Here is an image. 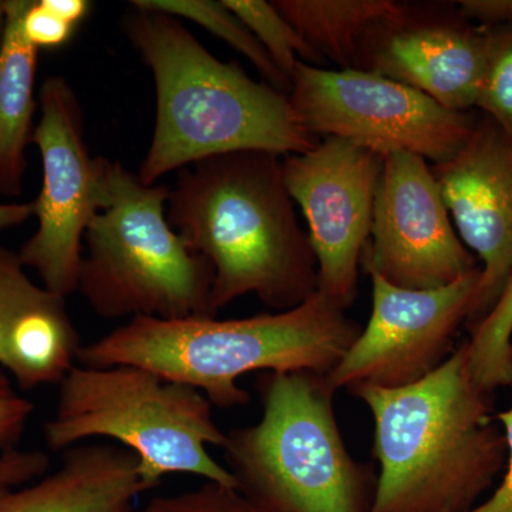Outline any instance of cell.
<instances>
[{
    "instance_id": "1",
    "label": "cell",
    "mask_w": 512,
    "mask_h": 512,
    "mask_svg": "<svg viewBox=\"0 0 512 512\" xmlns=\"http://www.w3.org/2000/svg\"><path fill=\"white\" fill-rule=\"evenodd\" d=\"M293 204L282 160L268 151H232L178 171L167 220L212 265L215 313L245 295L289 311L318 292V262Z\"/></svg>"
},
{
    "instance_id": "2",
    "label": "cell",
    "mask_w": 512,
    "mask_h": 512,
    "mask_svg": "<svg viewBox=\"0 0 512 512\" xmlns=\"http://www.w3.org/2000/svg\"><path fill=\"white\" fill-rule=\"evenodd\" d=\"M349 393L375 423L380 471L369 512H467L507 467L493 393L471 376L466 342L419 382Z\"/></svg>"
},
{
    "instance_id": "3",
    "label": "cell",
    "mask_w": 512,
    "mask_h": 512,
    "mask_svg": "<svg viewBox=\"0 0 512 512\" xmlns=\"http://www.w3.org/2000/svg\"><path fill=\"white\" fill-rule=\"evenodd\" d=\"M123 30L156 84V126L138 173L144 184L232 151L286 157L319 143L296 119L288 94L212 56L180 19L134 8Z\"/></svg>"
},
{
    "instance_id": "4",
    "label": "cell",
    "mask_w": 512,
    "mask_h": 512,
    "mask_svg": "<svg viewBox=\"0 0 512 512\" xmlns=\"http://www.w3.org/2000/svg\"><path fill=\"white\" fill-rule=\"evenodd\" d=\"M345 309L322 292L289 311L249 318H134L82 345V366H140L232 409L251 396L238 380L249 373L328 375L362 333Z\"/></svg>"
},
{
    "instance_id": "5",
    "label": "cell",
    "mask_w": 512,
    "mask_h": 512,
    "mask_svg": "<svg viewBox=\"0 0 512 512\" xmlns=\"http://www.w3.org/2000/svg\"><path fill=\"white\" fill-rule=\"evenodd\" d=\"M262 417L229 431L225 467L266 512H369L377 477L349 453L325 375L261 373Z\"/></svg>"
},
{
    "instance_id": "6",
    "label": "cell",
    "mask_w": 512,
    "mask_h": 512,
    "mask_svg": "<svg viewBox=\"0 0 512 512\" xmlns=\"http://www.w3.org/2000/svg\"><path fill=\"white\" fill-rule=\"evenodd\" d=\"M200 390L140 366H73L60 382L55 413L45 424L47 447L64 451L92 439H110L137 457L146 490L164 477L188 474L238 490V481L208 448L224 447Z\"/></svg>"
},
{
    "instance_id": "7",
    "label": "cell",
    "mask_w": 512,
    "mask_h": 512,
    "mask_svg": "<svg viewBox=\"0 0 512 512\" xmlns=\"http://www.w3.org/2000/svg\"><path fill=\"white\" fill-rule=\"evenodd\" d=\"M110 202L84 234L77 291L103 319L217 316L214 269L167 220L170 188L109 164Z\"/></svg>"
},
{
    "instance_id": "8",
    "label": "cell",
    "mask_w": 512,
    "mask_h": 512,
    "mask_svg": "<svg viewBox=\"0 0 512 512\" xmlns=\"http://www.w3.org/2000/svg\"><path fill=\"white\" fill-rule=\"evenodd\" d=\"M288 96L296 119L312 136L342 138L383 158L410 153L444 163L466 146L478 120L471 111L448 110L380 74L303 62Z\"/></svg>"
},
{
    "instance_id": "9",
    "label": "cell",
    "mask_w": 512,
    "mask_h": 512,
    "mask_svg": "<svg viewBox=\"0 0 512 512\" xmlns=\"http://www.w3.org/2000/svg\"><path fill=\"white\" fill-rule=\"evenodd\" d=\"M40 119L33 144L42 158V188L33 202L37 229L18 252L47 291H77L84 234L109 207L110 161L92 157L84 140L80 101L63 76H50L39 90Z\"/></svg>"
},
{
    "instance_id": "10",
    "label": "cell",
    "mask_w": 512,
    "mask_h": 512,
    "mask_svg": "<svg viewBox=\"0 0 512 512\" xmlns=\"http://www.w3.org/2000/svg\"><path fill=\"white\" fill-rule=\"evenodd\" d=\"M382 168V156L336 137L282 160L286 188L308 224L318 291L345 311L356 299Z\"/></svg>"
},
{
    "instance_id": "11",
    "label": "cell",
    "mask_w": 512,
    "mask_h": 512,
    "mask_svg": "<svg viewBox=\"0 0 512 512\" xmlns=\"http://www.w3.org/2000/svg\"><path fill=\"white\" fill-rule=\"evenodd\" d=\"M372 315L338 366L326 375L330 389H397L433 373L454 352V336L468 318L481 268L436 289L399 288L376 274Z\"/></svg>"
},
{
    "instance_id": "12",
    "label": "cell",
    "mask_w": 512,
    "mask_h": 512,
    "mask_svg": "<svg viewBox=\"0 0 512 512\" xmlns=\"http://www.w3.org/2000/svg\"><path fill=\"white\" fill-rule=\"evenodd\" d=\"M360 266L366 274L414 291L453 284L478 269L424 158L410 153L383 158Z\"/></svg>"
},
{
    "instance_id": "13",
    "label": "cell",
    "mask_w": 512,
    "mask_h": 512,
    "mask_svg": "<svg viewBox=\"0 0 512 512\" xmlns=\"http://www.w3.org/2000/svg\"><path fill=\"white\" fill-rule=\"evenodd\" d=\"M488 53L485 26L444 6L403 5L362 39L353 69L406 84L454 111L476 109Z\"/></svg>"
},
{
    "instance_id": "14",
    "label": "cell",
    "mask_w": 512,
    "mask_h": 512,
    "mask_svg": "<svg viewBox=\"0 0 512 512\" xmlns=\"http://www.w3.org/2000/svg\"><path fill=\"white\" fill-rule=\"evenodd\" d=\"M431 171L458 237L483 262L471 328L493 309L512 272V141L484 116L466 146Z\"/></svg>"
},
{
    "instance_id": "15",
    "label": "cell",
    "mask_w": 512,
    "mask_h": 512,
    "mask_svg": "<svg viewBox=\"0 0 512 512\" xmlns=\"http://www.w3.org/2000/svg\"><path fill=\"white\" fill-rule=\"evenodd\" d=\"M80 348L66 298L36 285L18 252L0 247V367L20 389H36L62 382Z\"/></svg>"
},
{
    "instance_id": "16",
    "label": "cell",
    "mask_w": 512,
    "mask_h": 512,
    "mask_svg": "<svg viewBox=\"0 0 512 512\" xmlns=\"http://www.w3.org/2000/svg\"><path fill=\"white\" fill-rule=\"evenodd\" d=\"M138 466L127 448L79 444L63 451L55 473L0 491V512H134L147 491Z\"/></svg>"
},
{
    "instance_id": "17",
    "label": "cell",
    "mask_w": 512,
    "mask_h": 512,
    "mask_svg": "<svg viewBox=\"0 0 512 512\" xmlns=\"http://www.w3.org/2000/svg\"><path fill=\"white\" fill-rule=\"evenodd\" d=\"M30 0H3L5 25L0 40V195L23 192L26 150L35 136V96L39 49L23 35L22 19Z\"/></svg>"
},
{
    "instance_id": "18",
    "label": "cell",
    "mask_w": 512,
    "mask_h": 512,
    "mask_svg": "<svg viewBox=\"0 0 512 512\" xmlns=\"http://www.w3.org/2000/svg\"><path fill=\"white\" fill-rule=\"evenodd\" d=\"M274 6L323 60L353 69L363 37L400 8L393 0H275Z\"/></svg>"
},
{
    "instance_id": "19",
    "label": "cell",
    "mask_w": 512,
    "mask_h": 512,
    "mask_svg": "<svg viewBox=\"0 0 512 512\" xmlns=\"http://www.w3.org/2000/svg\"><path fill=\"white\" fill-rule=\"evenodd\" d=\"M131 5L136 9L156 10L197 23L247 57L269 86L282 93L291 92V82L279 72L254 33L225 5L224 0H136Z\"/></svg>"
},
{
    "instance_id": "20",
    "label": "cell",
    "mask_w": 512,
    "mask_h": 512,
    "mask_svg": "<svg viewBox=\"0 0 512 512\" xmlns=\"http://www.w3.org/2000/svg\"><path fill=\"white\" fill-rule=\"evenodd\" d=\"M470 333L467 363L478 386L490 393L512 386V272L493 309Z\"/></svg>"
},
{
    "instance_id": "21",
    "label": "cell",
    "mask_w": 512,
    "mask_h": 512,
    "mask_svg": "<svg viewBox=\"0 0 512 512\" xmlns=\"http://www.w3.org/2000/svg\"><path fill=\"white\" fill-rule=\"evenodd\" d=\"M224 3L254 33L289 82L299 62L316 67L325 63L275 8L274 3L265 0H224Z\"/></svg>"
},
{
    "instance_id": "22",
    "label": "cell",
    "mask_w": 512,
    "mask_h": 512,
    "mask_svg": "<svg viewBox=\"0 0 512 512\" xmlns=\"http://www.w3.org/2000/svg\"><path fill=\"white\" fill-rule=\"evenodd\" d=\"M485 28L488 53L476 109L512 141V25Z\"/></svg>"
},
{
    "instance_id": "23",
    "label": "cell",
    "mask_w": 512,
    "mask_h": 512,
    "mask_svg": "<svg viewBox=\"0 0 512 512\" xmlns=\"http://www.w3.org/2000/svg\"><path fill=\"white\" fill-rule=\"evenodd\" d=\"M134 512H266L232 488L204 481L194 490L158 495Z\"/></svg>"
},
{
    "instance_id": "24",
    "label": "cell",
    "mask_w": 512,
    "mask_h": 512,
    "mask_svg": "<svg viewBox=\"0 0 512 512\" xmlns=\"http://www.w3.org/2000/svg\"><path fill=\"white\" fill-rule=\"evenodd\" d=\"M35 404L15 389L0 367V453L18 448Z\"/></svg>"
},
{
    "instance_id": "25",
    "label": "cell",
    "mask_w": 512,
    "mask_h": 512,
    "mask_svg": "<svg viewBox=\"0 0 512 512\" xmlns=\"http://www.w3.org/2000/svg\"><path fill=\"white\" fill-rule=\"evenodd\" d=\"M76 26L59 18L43 5L42 0H30L22 19L23 35L36 49H55L72 39Z\"/></svg>"
},
{
    "instance_id": "26",
    "label": "cell",
    "mask_w": 512,
    "mask_h": 512,
    "mask_svg": "<svg viewBox=\"0 0 512 512\" xmlns=\"http://www.w3.org/2000/svg\"><path fill=\"white\" fill-rule=\"evenodd\" d=\"M50 467V458L42 450H13L0 453V491L25 485L42 478Z\"/></svg>"
},
{
    "instance_id": "27",
    "label": "cell",
    "mask_w": 512,
    "mask_h": 512,
    "mask_svg": "<svg viewBox=\"0 0 512 512\" xmlns=\"http://www.w3.org/2000/svg\"><path fill=\"white\" fill-rule=\"evenodd\" d=\"M497 417L501 426H503L508 447V460L504 477L497 490L487 501L476 505L467 512H512V403L507 410L497 414Z\"/></svg>"
},
{
    "instance_id": "28",
    "label": "cell",
    "mask_w": 512,
    "mask_h": 512,
    "mask_svg": "<svg viewBox=\"0 0 512 512\" xmlns=\"http://www.w3.org/2000/svg\"><path fill=\"white\" fill-rule=\"evenodd\" d=\"M461 15L481 26L512 25V0H461Z\"/></svg>"
},
{
    "instance_id": "29",
    "label": "cell",
    "mask_w": 512,
    "mask_h": 512,
    "mask_svg": "<svg viewBox=\"0 0 512 512\" xmlns=\"http://www.w3.org/2000/svg\"><path fill=\"white\" fill-rule=\"evenodd\" d=\"M42 3L59 18L66 20L76 28L89 15L90 8H92V3L87 0H42Z\"/></svg>"
},
{
    "instance_id": "30",
    "label": "cell",
    "mask_w": 512,
    "mask_h": 512,
    "mask_svg": "<svg viewBox=\"0 0 512 512\" xmlns=\"http://www.w3.org/2000/svg\"><path fill=\"white\" fill-rule=\"evenodd\" d=\"M33 217V202H2L0 204V231L19 227Z\"/></svg>"
},
{
    "instance_id": "31",
    "label": "cell",
    "mask_w": 512,
    "mask_h": 512,
    "mask_svg": "<svg viewBox=\"0 0 512 512\" xmlns=\"http://www.w3.org/2000/svg\"><path fill=\"white\" fill-rule=\"evenodd\" d=\"M3 25H5V6H3V0H0V40H2Z\"/></svg>"
}]
</instances>
